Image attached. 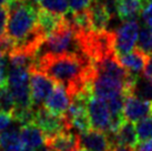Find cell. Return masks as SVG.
Returning a JSON list of instances; mask_svg holds the SVG:
<instances>
[{
    "label": "cell",
    "mask_w": 152,
    "mask_h": 151,
    "mask_svg": "<svg viewBox=\"0 0 152 151\" xmlns=\"http://www.w3.org/2000/svg\"><path fill=\"white\" fill-rule=\"evenodd\" d=\"M34 67L47 73L56 82L64 84L71 98L81 91L92 90L93 66L85 56L46 55L37 58Z\"/></svg>",
    "instance_id": "obj_1"
},
{
    "label": "cell",
    "mask_w": 152,
    "mask_h": 151,
    "mask_svg": "<svg viewBox=\"0 0 152 151\" xmlns=\"http://www.w3.org/2000/svg\"><path fill=\"white\" fill-rule=\"evenodd\" d=\"M76 54L85 56L82 51L81 34L70 23L67 17L55 32L45 38L37 51V58L46 55H62ZM86 57V56H85ZM89 59V58H88Z\"/></svg>",
    "instance_id": "obj_2"
},
{
    "label": "cell",
    "mask_w": 152,
    "mask_h": 151,
    "mask_svg": "<svg viewBox=\"0 0 152 151\" xmlns=\"http://www.w3.org/2000/svg\"><path fill=\"white\" fill-rule=\"evenodd\" d=\"M8 87L12 93L16 108H32L30 91V69L9 65Z\"/></svg>",
    "instance_id": "obj_3"
},
{
    "label": "cell",
    "mask_w": 152,
    "mask_h": 151,
    "mask_svg": "<svg viewBox=\"0 0 152 151\" xmlns=\"http://www.w3.org/2000/svg\"><path fill=\"white\" fill-rule=\"evenodd\" d=\"M55 80L41 71L40 69L32 67L30 69V91L32 108L37 109L45 105L47 98L49 97L55 88Z\"/></svg>",
    "instance_id": "obj_4"
},
{
    "label": "cell",
    "mask_w": 152,
    "mask_h": 151,
    "mask_svg": "<svg viewBox=\"0 0 152 151\" xmlns=\"http://www.w3.org/2000/svg\"><path fill=\"white\" fill-rule=\"evenodd\" d=\"M34 123L42 131L46 138L55 136L61 131L71 129L67 118L64 116H58L50 112L45 106H41L36 109Z\"/></svg>",
    "instance_id": "obj_5"
},
{
    "label": "cell",
    "mask_w": 152,
    "mask_h": 151,
    "mask_svg": "<svg viewBox=\"0 0 152 151\" xmlns=\"http://www.w3.org/2000/svg\"><path fill=\"white\" fill-rule=\"evenodd\" d=\"M139 38V23L133 20L123 21L113 31V49L117 56L132 50Z\"/></svg>",
    "instance_id": "obj_6"
},
{
    "label": "cell",
    "mask_w": 152,
    "mask_h": 151,
    "mask_svg": "<svg viewBox=\"0 0 152 151\" xmlns=\"http://www.w3.org/2000/svg\"><path fill=\"white\" fill-rule=\"evenodd\" d=\"M88 112L93 129L109 132L111 113L106 101L92 93L88 101Z\"/></svg>",
    "instance_id": "obj_7"
},
{
    "label": "cell",
    "mask_w": 152,
    "mask_h": 151,
    "mask_svg": "<svg viewBox=\"0 0 152 151\" xmlns=\"http://www.w3.org/2000/svg\"><path fill=\"white\" fill-rule=\"evenodd\" d=\"M123 114L128 121L138 122L139 120L152 114V108L150 101H145L138 97L130 95L126 97L123 105Z\"/></svg>",
    "instance_id": "obj_8"
},
{
    "label": "cell",
    "mask_w": 152,
    "mask_h": 151,
    "mask_svg": "<svg viewBox=\"0 0 152 151\" xmlns=\"http://www.w3.org/2000/svg\"><path fill=\"white\" fill-rule=\"evenodd\" d=\"M70 103H71V97L68 92L67 88L64 84L57 82L52 92L47 98L43 106L50 112L58 116H64Z\"/></svg>",
    "instance_id": "obj_9"
},
{
    "label": "cell",
    "mask_w": 152,
    "mask_h": 151,
    "mask_svg": "<svg viewBox=\"0 0 152 151\" xmlns=\"http://www.w3.org/2000/svg\"><path fill=\"white\" fill-rule=\"evenodd\" d=\"M79 144L90 151H109L110 138L107 132L97 129L79 134Z\"/></svg>",
    "instance_id": "obj_10"
},
{
    "label": "cell",
    "mask_w": 152,
    "mask_h": 151,
    "mask_svg": "<svg viewBox=\"0 0 152 151\" xmlns=\"http://www.w3.org/2000/svg\"><path fill=\"white\" fill-rule=\"evenodd\" d=\"M45 143L51 151H76L80 147L79 136L70 130L61 131L55 136L47 137Z\"/></svg>",
    "instance_id": "obj_11"
},
{
    "label": "cell",
    "mask_w": 152,
    "mask_h": 151,
    "mask_svg": "<svg viewBox=\"0 0 152 151\" xmlns=\"http://www.w3.org/2000/svg\"><path fill=\"white\" fill-rule=\"evenodd\" d=\"M89 12L91 18L93 31H104L107 30V27L109 25L110 19L112 17V12L109 10L102 0H94L91 2L89 7Z\"/></svg>",
    "instance_id": "obj_12"
},
{
    "label": "cell",
    "mask_w": 152,
    "mask_h": 151,
    "mask_svg": "<svg viewBox=\"0 0 152 151\" xmlns=\"http://www.w3.org/2000/svg\"><path fill=\"white\" fill-rule=\"evenodd\" d=\"M118 58L121 65L127 70H129L132 73H139L145 69L150 56L147 55L142 50H140L139 48H137L127 54L118 56Z\"/></svg>",
    "instance_id": "obj_13"
},
{
    "label": "cell",
    "mask_w": 152,
    "mask_h": 151,
    "mask_svg": "<svg viewBox=\"0 0 152 151\" xmlns=\"http://www.w3.org/2000/svg\"><path fill=\"white\" fill-rule=\"evenodd\" d=\"M64 16H59L49 12L45 9H38V28L41 34L47 38L62 25Z\"/></svg>",
    "instance_id": "obj_14"
},
{
    "label": "cell",
    "mask_w": 152,
    "mask_h": 151,
    "mask_svg": "<svg viewBox=\"0 0 152 151\" xmlns=\"http://www.w3.org/2000/svg\"><path fill=\"white\" fill-rule=\"evenodd\" d=\"M118 17L122 21L133 20L141 13L143 0H113Z\"/></svg>",
    "instance_id": "obj_15"
},
{
    "label": "cell",
    "mask_w": 152,
    "mask_h": 151,
    "mask_svg": "<svg viewBox=\"0 0 152 151\" xmlns=\"http://www.w3.org/2000/svg\"><path fill=\"white\" fill-rule=\"evenodd\" d=\"M20 138L23 147L38 148L46 142V136L34 123L20 127Z\"/></svg>",
    "instance_id": "obj_16"
},
{
    "label": "cell",
    "mask_w": 152,
    "mask_h": 151,
    "mask_svg": "<svg viewBox=\"0 0 152 151\" xmlns=\"http://www.w3.org/2000/svg\"><path fill=\"white\" fill-rule=\"evenodd\" d=\"M22 148L20 127H10L0 132V151H20Z\"/></svg>",
    "instance_id": "obj_17"
},
{
    "label": "cell",
    "mask_w": 152,
    "mask_h": 151,
    "mask_svg": "<svg viewBox=\"0 0 152 151\" xmlns=\"http://www.w3.org/2000/svg\"><path fill=\"white\" fill-rule=\"evenodd\" d=\"M114 137L119 142L123 143L126 146H129L132 149H134L137 147V144L139 143V137H138L135 125H133V122L128 121V120L123 123L122 127L120 128V130L114 134Z\"/></svg>",
    "instance_id": "obj_18"
},
{
    "label": "cell",
    "mask_w": 152,
    "mask_h": 151,
    "mask_svg": "<svg viewBox=\"0 0 152 151\" xmlns=\"http://www.w3.org/2000/svg\"><path fill=\"white\" fill-rule=\"evenodd\" d=\"M132 95L138 97L140 99L145 101L152 100V80L148 77H141L137 76L133 88H132Z\"/></svg>",
    "instance_id": "obj_19"
},
{
    "label": "cell",
    "mask_w": 152,
    "mask_h": 151,
    "mask_svg": "<svg viewBox=\"0 0 152 151\" xmlns=\"http://www.w3.org/2000/svg\"><path fill=\"white\" fill-rule=\"evenodd\" d=\"M39 6L41 9L59 16H64L68 12L69 2L68 0H40Z\"/></svg>",
    "instance_id": "obj_20"
},
{
    "label": "cell",
    "mask_w": 152,
    "mask_h": 151,
    "mask_svg": "<svg viewBox=\"0 0 152 151\" xmlns=\"http://www.w3.org/2000/svg\"><path fill=\"white\" fill-rule=\"evenodd\" d=\"M15 108V99L9 87H0V111L12 113Z\"/></svg>",
    "instance_id": "obj_21"
},
{
    "label": "cell",
    "mask_w": 152,
    "mask_h": 151,
    "mask_svg": "<svg viewBox=\"0 0 152 151\" xmlns=\"http://www.w3.org/2000/svg\"><path fill=\"white\" fill-rule=\"evenodd\" d=\"M140 50L145 52L147 55H152V27H145L141 30L138 38V47Z\"/></svg>",
    "instance_id": "obj_22"
},
{
    "label": "cell",
    "mask_w": 152,
    "mask_h": 151,
    "mask_svg": "<svg viewBox=\"0 0 152 151\" xmlns=\"http://www.w3.org/2000/svg\"><path fill=\"white\" fill-rule=\"evenodd\" d=\"M135 128L139 140L142 141L147 139H152V114L135 122Z\"/></svg>",
    "instance_id": "obj_23"
},
{
    "label": "cell",
    "mask_w": 152,
    "mask_h": 151,
    "mask_svg": "<svg viewBox=\"0 0 152 151\" xmlns=\"http://www.w3.org/2000/svg\"><path fill=\"white\" fill-rule=\"evenodd\" d=\"M141 18L148 27H152V0H143Z\"/></svg>",
    "instance_id": "obj_24"
},
{
    "label": "cell",
    "mask_w": 152,
    "mask_h": 151,
    "mask_svg": "<svg viewBox=\"0 0 152 151\" xmlns=\"http://www.w3.org/2000/svg\"><path fill=\"white\" fill-rule=\"evenodd\" d=\"M69 9L71 12H77L81 10H86L90 7L91 0H68Z\"/></svg>",
    "instance_id": "obj_25"
},
{
    "label": "cell",
    "mask_w": 152,
    "mask_h": 151,
    "mask_svg": "<svg viewBox=\"0 0 152 151\" xmlns=\"http://www.w3.org/2000/svg\"><path fill=\"white\" fill-rule=\"evenodd\" d=\"M9 10L7 6H0V37L6 34V27L8 22Z\"/></svg>",
    "instance_id": "obj_26"
},
{
    "label": "cell",
    "mask_w": 152,
    "mask_h": 151,
    "mask_svg": "<svg viewBox=\"0 0 152 151\" xmlns=\"http://www.w3.org/2000/svg\"><path fill=\"white\" fill-rule=\"evenodd\" d=\"M12 121H13V118L11 116V113L0 111V132L4 131V129H7L11 125Z\"/></svg>",
    "instance_id": "obj_27"
},
{
    "label": "cell",
    "mask_w": 152,
    "mask_h": 151,
    "mask_svg": "<svg viewBox=\"0 0 152 151\" xmlns=\"http://www.w3.org/2000/svg\"><path fill=\"white\" fill-rule=\"evenodd\" d=\"M134 151H152V139L142 140L137 144Z\"/></svg>",
    "instance_id": "obj_28"
},
{
    "label": "cell",
    "mask_w": 152,
    "mask_h": 151,
    "mask_svg": "<svg viewBox=\"0 0 152 151\" xmlns=\"http://www.w3.org/2000/svg\"><path fill=\"white\" fill-rule=\"evenodd\" d=\"M144 76L148 77L149 79L152 80V55L150 56L149 61H148V63H147V67L144 69Z\"/></svg>",
    "instance_id": "obj_29"
},
{
    "label": "cell",
    "mask_w": 152,
    "mask_h": 151,
    "mask_svg": "<svg viewBox=\"0 0 152 151\" xmlns=\"http://www.w3.org/2000/svg\"><path fill=\"white\" fill-rule=\"evenodd\" d=\"M34 151H51V150L49 149V147L47 146L46 143H43V144H41L40 147L34 148Z\"/></svg>",
    "instance_id": "obj_30"
},
{
    "label": "cell",
    "mask_w": 152,
    "mask_h": 151,
    "mask_svg": "<svg viewBox=\"0 0 152 151\" xmlns=\"http://www.w3.org/2000/svg\"><path fill=\"white\" fill-rule=\"evenodd\" d=\"M20 151H34V149H32V148H29V147H23Z\"/></svg>",
    "instance_id": "obj_31"
},
{
    "label": "cell",
    "mask_w": 152,
    "mask_h": 151,
    "mask_svg": "<svg viewBox=\"0 0 152 151\" xmlns=\"http://www.w3.org/2000/svg\"><path fill=\"white\" fill-rule=\"evenodd\" d=\"M76 151H90V150H88V149H86V148L79 147V148H78V149H77Z\"/></svg>",
    "instance_id": "obj_32"
},
{
    "label": "cell",
    "mask_w": 152,
    "mask_h": 151,
    "mask_svg": "<svg viewBox=\"0 0 152 151\" xmlns=\"http://www.w3.org/2000/svg\"><path fill=\"white\" fill-rule=\"evenodd\" d=\"M29 2H31V4H39V1L40 0H28Z\"/></svg>",
    "instance_id": "obj_33"
},
{
    "label": "cell",
    "mask_w": 152,
    "mask_h": 151,
    "mask_svg": "<svg viewBox=\"0 0 152 151\" xmlns=\"http://www.w3.org/2000/svg\"><path fill=\"white\" fill-rule=\"evenodd\" d=\"M151 108H152V103H151Z\"/></svg>",
    "instance_id": "obj_34"
}]
</instances>
